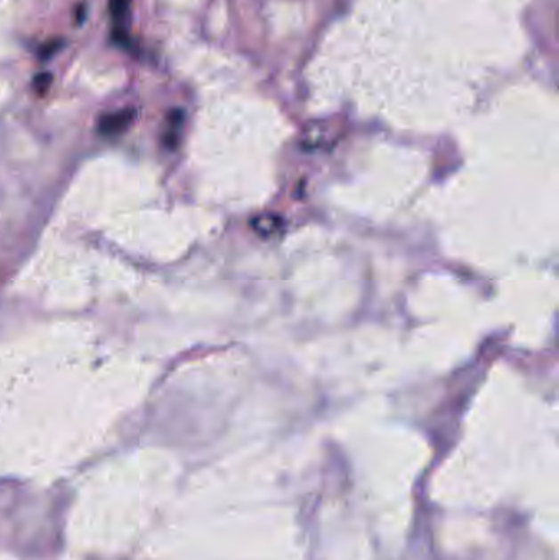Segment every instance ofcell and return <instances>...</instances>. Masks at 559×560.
Returning <instances> with one entry per match:
<instances>
[{
	"label": "cell",
	"mask_w": 559,
	"mask_h": 560,
	"mask_svg": "<svg viewBox=\"0 0 559 560\" xmlns=\"http://www.w3.org/2000/svg\"><path fill=\"white\" fill-rule=\"evenodd\" d=\"M134 120H135V110H132V109L109 113L101 118L99 132L104 136H117V134L124 133L134 123Z\"/></svg>",
	"instance_id": "1"
},
{
	"label": "cell",
	"mask_w": 559,
	"mask_h": 560,
	"mask_svg": "<svg viewBox=\"0 0 559 560\" xmlns=\"http://www.w3.org/2000/svg\"><path fill=\"white\" fill-rule=\"evenodd\" d=\"M132 0H109V11L115 20H124L130 11Z\"/></svg>",
	"instance_id": "2"
},
{
	"label": "cell",
	"mask_w": 559,
	"mask_h": 560,
	"mask_svg": "<svg viewBox=\"0 0 559 560\" xmlns=\"http://www.w3.org/2000/svg\"><path fill=\"white\" fill-rule=\"evenodd\" d=\"M52 84L53 74H50V72H42V74H38V76L33 79V89L38 92V93H45V92L52 87Z\"/></svg>",
	"instance_id": "3"
},
{
	"label": "cell",
	"mask_w": 559,
	"mask_h": 560,
	"mask_svg": "<svg viewBox=\"0 0 559 560\" xmlns=\"http://www.w3.org/2000/svg\"><path fill=\"white\" fill-rule=\"evenodd\" d=\"M112 40H114V43H117L118 46L126 48V50H132V37H130L122 27H117V28L112 31Z\"/></svg>",
	"instance_id": "4"
},
{
	"label": "cell",
	"mask_w": 559,
	"mask_h": 560,
	"mask_svg": "<svg viewBox=\"0 0 559 560\" xmlns=\"http://www.w3.org/2000/svg\"><path fill=\"white\" fill-rule=\"evenodd\" d=\"M62 45H64V43L60 40H54L50 41V43H46V45L43 46L42 50H40V56H42L43 60L50 58V56H53L54 53L60 52V48H61Z\"/></svg>",
	"instance_id": "5"
}]
</instances>
